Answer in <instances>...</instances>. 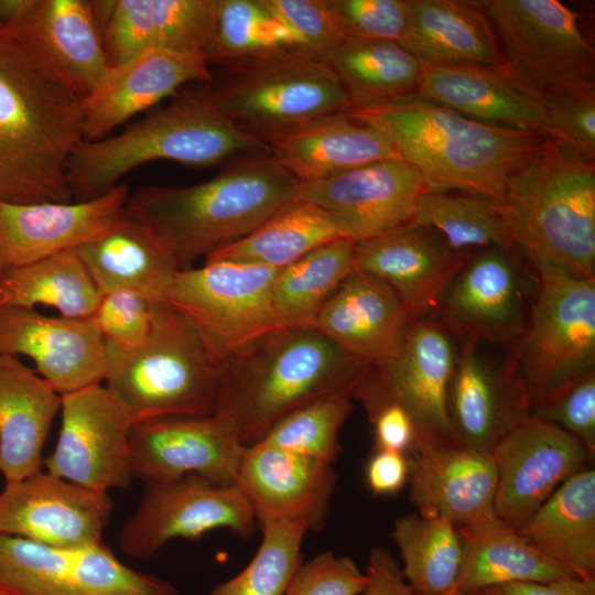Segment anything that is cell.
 Masks as SVG:
<instances>
[{
	"mask_svg": "<svg viewBox=\"0 0 595 595\" xmlns=\"http://www.w3.org/2000/svg\"><path fill=\"white\" fill-rule=\"evenodd\" d=\"M516 246L595 279V163L548 140L507 182Z\"/></svg>",
	"mask_w": 595,
	"mask_h": 595,
	"instance_id": "52a82bcc",
	"label": "cell"
},
{
	"mask_svg": "<svg viewBox=\"0 0 595 595\" xmlns=\"http://www.w3.org/2000/svg\"><path fill=\"white\" fill-rule=\"evenodd\" d=\"M105 386L133 422L216 412L228 356L162 300L145 343L123 349L105 343Z\"/></svg>",
	"mask_w": 595,
	"mask_h": 595,
	"instance_id": "8992f818",
	"label": "cell"
},
{
	"mask_svg": "<svg viewBox=\"0 0 595 595\" xmlns=\"http://www.w3.org/2000/svg\"><path fill=\"white\" fill-rule=\"evenodd\" d=\"M288 51H300L299 43L264 0H212L204 48L207 63H231Z\"/></svg>",
	"mask_w": 595,
	"mask_h": 595,
	"instance_id": "7bdbcfd3",
	"label": "cell"
},
{
	"mask_svg": "<svg viewBox=\"0 0 595 595\" xmlns=\"http://www.w3.org/2000/svg\"><path fill=\"white\" fill-rule=\"evenodd\" d=\"M469 595H595V576L508 583Z\"/></svg>",
	"mask_w": 595,
	"mask_h": 595,
	"instance_id": "6f0895ef",
	"label": "cell"
},
{
	"mask_svg": "<svg viewBox=\"0 0 595 595\" xmlns=\"http://www.w3.org/2000/svg\"><path fill=\"white\" fill-rule=\"evenodd\" d=\"M0 305H2L1 299H0Z\"/></svg>",
	"mask_w": 595,
	"mask_h": 595,
	"instance_id": "94428289",
	"label": "cell"
},
{
	"mask_svg": "<svg viewBox=\"0 0 595 595\" xmlns=\"http://www.w3.org/2000/svg\"><path fill=\"white\" fill-rule=\"evenodd\" d=\"M345 40L402 41L408 0H327Z\"/></svg>",
	"mask_w": 595,
	"mask_h": 595,
	"instance_id": "681fc988",
	"label": "cell"
},
{
	"mask_svg": "<svg viewBox=\"0 0 595 595\" xmlns=\"http://www.w3.org/2000/svg\"><path fill=\"white\" fill-rule=\"evenodd\" d=\"M0 355L31 358L61 396L102 383L106 376L105 340L93 317L0 305Z\"/></svg>",
	"mask_w": 595,
	"mask_h": 595,
	"instance_id": "44dd1931",
	"label": "cell"
},
{
	"mask_svg": "<svg viewBox=\"0 0 595 595\" xmlns=\"http://www.w3.org/2000/svg\"><path fill=\"white\" fill-rule=\"evenodd\" d=\"M31 0H0V26L13 24L26 10Z\"/></svg>",
	"mask_w": 595,
	"mask_h": 595,
	"instance_id": "680465c9",
	"label": "cell"
},
{
	"mask_svg": "<svg viewBox=\"0 0 595 595\" xmlns=\"http://www.w3.org/2000/svg\"><path fill=\"white\" fill-rule=\"evenodd\" d=\"M416 96L480 122L533 132L550 140L544 93L506 63H422Z\"/></svg>",
	"mask_w": 595,
	"mask_h": 595,
	"instance_id": "cb8c5ba5",
	"label": "cell"
},
{
	"mask_svg": "<svg viewBox=\"0 0 595 595\" xmlns=\"http://www.w3.org/2000/svg\"><path fill=\"white\" fill-rule=\"evenodd\" d=\"M408 24L400 45L433 66L505 64L483 2L408 0Z\"/></svg>",
	"mask_w": 595,
	"mask_h": 595,
	"instance_id": "836d02e7",
	"label": "cell"
},
{
	"mask_svg": "<svg viewBox=\"0 0 595 595\" xmlns=\"http://www.w3.org/2000/svg\"><path fill=\"white\" fill-rule=\"evenodd\" d=\"M411 322L389 285L354 269L322 305L311 326L364 366L378 369L400 355Z\"/></svg>",
	"mask_w": 595,
	"mask_h": 595,
	"instance_id": "484cf974",
	"label": "cell"
},
{
	"mask_svg": "<svg viewBox=\"0 0 595 595\" xmlns=\"http://www.w3.org/2000/svg\"><path fill=\"white\" fill-rule=\"evenodd\" d=\"M347 113L379 129L432 191L462 190L500 205L508 180L549 140L477 121L416 95Z\"/></svg>",
	"mask_w": 595,
	"mask_h": 595,
	"instance_id": "7a4b0ae2",
	"label": "cell"
},
{
	"mask_svg": "<svg viewBox=\"0 0 595 595\" xmlns=\"http://www.w3.org/2000/svg\"><path fill=\"white\" fill-rule=\"evenodd\" d=\"M112 510L108 493L42 469L6 483L0 493V534L54 548L86 547L104 541Z\"/></svg>",
	"mask_w": 595,
	"mask_h": 595,
	"instance_id": "ac0fdd59",
	"label": "cell"
},
{
	"mask_svg": "<svg viewBox=\"0 0 595 595\" xmlns=\"http://www.w3.org/2000/svg\"><path fill=\"white\" fill-rule=\"evenodd\" d=\"M474 252L455 250L433 229L410 223L355 242L354 269L389 285L411 321H416L439 310Z\"/></svg>",
	"mask_w": 595,
	"mask_h": 595,
	"instance_id": "ffe728a7",
	"label": "cell"
},
{
	"mask_svg": "<svg viewBox=\"0 0 595 595\" xmlns=\"http://www.w3.org/2000/svg\"><path fill=\"white\" fill-rule=\"evenodd\" d=\"M296 39L300 51L318 60L345 37L327 0H264Z\"/></svg>",
	"mask_w": 595,
	"mask_h": 595,
	"instance_id": "f907efd6",
	"label": "cell"
},
{
	"mask_svg": "<svg viewBox=\"0 0 595 595\" xmlns=\"http://www.w3.org/2000/svg\"><path fill=\"white\" fill-rule=\"evenodd\" d=\"M0 595H180L121 562L102 541L54 548L0 534Z\"/></svg>",
	"mask_w": 595,
	"mask_h": 595,
	"instance_id": "7c38bea8",
	"label": "cell"
},
{
	"mask_svg": "<svg viewBox=\"0 0 595 595\" xmlns=\"http://www.w3.org/2000/svg\"><path fill=\"white\" fill-rule=\"evenodd\" d=\"M429 191L423 175L394 156L301 183L298 199L323 208L357 242L412 223L419 199Z\"/></svg>",
	"mask_w": 595,
	"mask_h": 595,
	"instance_id": "e0dca14e",
	"label": "cell"
},
{
	"mask_svg": "<svg viewBox=\"0 0 595 595\" xmlns=\"http://www.w3.org/2000/svg\"><path fill=\"white\" fill-rule=\"evenodd\" d=\"M336 484L333 465L258 442L244 446L234 485L256 520L324 529Z\"/></svg>",
	"mask_w": 595,
	"mask_h": 595,
	"instance_id": "7402d4cb",
	"label": "cell"
},
{
	"mask_svg": "<svg viewBox=\"0 0 595 595\" xmlns=\"http://www.w3.org/2000/svg\"><path fill=\"white\" fill-rule=\"evenodd\" d=\"M550 140L595 160V86L544 94Z\"/></svg>",
	"mask_w": 595,
	"mask_h": 595,
	"instance_id": "c3c4849f",
	"label": "cell"
},
{
	"mask_svg": "<svg viewBox=\"0 0 595 595\" xmlns=\"http://www.w3.org/2000/svg\"><path fill=\"white\" fill-rule=\"evenodd\" d=\"M9 28L84 97L110 66L93 1L31 0Z\"/></svg>",
	"mask_w": 595,
	"mask_h": 595,
	"instance_id": "4dcf8cb0",
	"label": "cell"
},
{
	"mask_svg": "<svg viewBox=\"0 0 595 595\" xmlns=\"http://www.w3.org/2000/svg\"><path fill=\"white\" fill-rule=\"evenodd\" d=\"M129 445L132 476L144 484L196 474L216 485H234L244 448L216 414L138 421Z\"/></svg>",
	"mask_w": 595,
	"mask_h": 595,
	"instance_id": "d6986e66",
	"label": "cell"
},
{
	"mask_svg": "<svg viewBox=\"0 0 595 595\" xmlns=\"http://www.w3.org/2000/svg\"><path fill=\"white\" fill-rule=\"evenodd\" d=\"M256 518L235 485H216L196 474L145 483L134 512L123 523L125 553L149 559L174 539L194 540L215 529L247 539Z\"/></svg>",
	"mask_w": 595,
	"mask_h": 595,
	"instance_id": "5bb4252c",
	"label": "cell"
},
{
	"mask_svg": "<svg viewBox=\"0 0 595 595\" xmlns=\"http://www.w3.org/2000/svg\"><path fill=\"white\" fill-rule=\"evenodd\" d=\"M490 454L498 472L495 512L516 529L591 458L574 435L532 414L512 426Z\"/></svg>",
	"mask_w": 595,
	"mask_h": 595,
	"instance_id": "2e32d148",
	"label": "cell"
},
{
	"mask_svg": "<svg viewBox=\"0 0 595 595\" xmlns=\"http://www.w3.org/2000/svg\"><path fill=\"white\" fill-rule=\"evenodd\" d=\"M374 426L377 450L408 454L416 442V431L409 413L394 401H381L366 408Z\"/></svg>",
	"mask_w": 595,
	"mask_h": 595,
	"instance_id": "db71d44e",
	"label": "cell"
},
{
	"mask_svg": "<svg viewBox=\"0 0 595 595\" xmlns=\"http://www.w3.org/2000/svg\"><path fill=\"white\" fill-rule=\"evenodd\" d=\"M367 368L313 326L277 328L228 356L214 414L250 446L321 397L338 391L354 397Z\"/></svg>",
	"mask_w": 595,
	"mask_h": 595,
	"instance_id": "277c9868",
	"label": "cell"
},
{
	"mask_svg": "<svg viewBox=\"0 0 595 595\" xmlns=\"http://www.w3.org/2000/svg\"><path fill=\"white\" fill-rule=\"evenodd\" d=\"M367 584L351 558L323 552L300 565L285 595H361Z\"/></svg>",
	"mask_w": 595,
	"mask_h": 595,
	"instance_id": "f5cc1de1",
	"label": "cell"
},
{
	"mask_svg": "<svg viewBox=\"0 0 595 595\" xmlns=\"http://www.w3.org/2000/svg\"><path fill=\"white\" fill-rule=\"evenodd\" d=\"M126 183L76 203L0 202V270L74 250L109 228L122 215Z\"/></svg>",
	"mask_w": 595,
	"mask_h": 595,
	"instance_id": "d4e9b609",
	"label": "cell"
},
{
	"mask_svg": "<svg viewBox=\"0 0 595 595\" xmlns=\"http://www.w3.org/2000/svg\"><path fill=\"white\" fill-rule=\"evenodd\" d=\"M530 414L574 435L593 457L595 453V370L578 377L547 400L533 405Z\"/></svg>",
	"mask_w": 595,
	"mask_h": 595,
	"instance_id": "816d5d0a",
	"label": "cell"
},
{
	"mask_svg": "<svg viewBox=\"0 0 595 595\" xmlns=\"http://www.w3.org/2000/svg\"><path fill=\"white\" fill-rule=\"evenodd\" d=\"M512 249L474 252L447 288L439 311L466 340L517 345L526 326L522 278Z\"/></svg>",
	"mask_w": 595,
	"mask_h": 595,
	"instance_id": "603a6c76",
	"label": "cell"
},
{
	"mask_svg": "<svg viewBox=\"0 0 595 595\" xmlns=\"http://www.w3.org/2000/svg\"><path fill=\"white\" fill-rule=\"evenodd\" d=\"M347 238L320 206L302 199L286 205L247 237L209 255L205 261H229L284 268L311 250Z\"/></svg>",
	"mask_w": 595,
	"mask_h": 595,
	"instance_id": "f35d334b",
	"label": "cell"
},
{
	"mask_svg": "<svg viewBox=\"0 0 595 595\" xmlns=\"http://www.w3.org/2000/svg\"><path fill=\"white\" fill-rule=\"evenodd\" d=\"M61 413L56 445L43 459L46 472L104 493L128 487L134 422L121 401L99 383L63 394Z\"/></svg>",
	"mask_w": 595,
	"mask_h": 595,
	"instance_id": "9a60e30c",
	"label": "cell"
},
{
	"mask_svg": "<svg viewBox=\"0 0 595 595\" xmlns=\"http://www.w3.org/2000/svg\"><path fill=\"white\" fill-rule=\"evenodd\" d=\"M456 349L446 327L429 320L412 321L400 355L382 368H367L354 398L365 408L394 401L411 416L419 445L455 444L448 411V389Z\"/></svg>",
	"mask_w": 595,
	"mask_h": 595,
	"instance_id": "4fadbf2b",
	"label": "cell"
},
{
	"mask_svg": "<svg viewBox=\"0 0 595 595\" xmlns=\"http://www.w3.org/2000/svg\"><path fill=\"white\" fill-rule=\"evenodd\" d=\"M109 65L152 48L204 56L212 0L93 1Z\"/></svg>",
	"mask_w": 595,
	"mask_h": 595,
	"instance_id": "f546056e",
	"label": "cell"
},
{
	"mask_svg": "<svg viewBox=\"0 0 595 595\" xmlns=\"http://www.w3.org/2000/svg\"><path fill=\"white\" fill-rule=\"evenodd\" d=\"M83 140L84 96L0 26V202H71L67 165Z\"/></svg>",
	"mask_w": 595,
	"mask_h": 595,
	"instance_id": "6da1fadb",
	"label": "cell"
},
{
	"mask_svg": "<svg viewBox=\"0 0 595 595\" xmlns=\"http://www.w3.org/2000/svg\"><path fill=\"white\" fill-rule=\"evenodd\" d=\"M0 273H1V270H0Z\"/></svg>",
	"mask_w": 595,
	"mask_h": 595,
	"instance_id": "6125c7cd",
	"label": "cell"
},
{
	"mask_svg": "<svg viewBox=\"0 0 595 595\" xmlns=\"http://www.w3.org/2000/svg\"><path fill=\"white\" fill-rule=\"evenodd\" d=\"M260 526L262 539L253 558L237 575L214 586L209 595H285L302 564L301 547L307 528L279 520Z\"/></svg>",
	"mask_w": 595,
	"mask_h": 595,
	"instance_id": "f6af8a7d",
	"label": "cell"
},
{
	"mask_svg": "<svg viewBox=\"0 0 595 595\" xmlns=\"http://www.w3.org/2000/svg\"><path fill=\"white\" fill-rule=\"evenodd\" d=\"M228 64V75L204 94L218 112L266 144L277 136L351 108L332 68L303 52Z\"/></svg>",
	"mask_w": 595,
	"mask_h": 595,
	"instance_id": "ba28073f",
	"label": "cell"
},
{
	"mask_svg": "<svg viewBox=\"0 0 595 595\" xmlns=\"http://www.w3.org/2000/svg\"><path fill=\"white\" fill-rule=\"evenodd\" d=\"M506 64L544 94L595 86V51L558 0L483 2Z\"/></svg>",
	"mask_w": 595,
	"mask_h": 595,
	"instance_id": "30bf717a",
	"label": "cell"
},
{
	"mask_svg": "<svg viewBox=\"0 0 595 595\" xmlns=\"http://www.w3.org/2000/svg\"><path fill=\"white\" fill-rule=\"evenodd\" d=\"M529 259L537 289L516 346L518 374L533 407L595 370V279L544 258Z\"/></svg>",
	"mask_w": 595,
	"mask_h": 595,
	"instance_id": "9c48e42d",
	"label": "cell"
},
{
	"mask_svg": "<svg viewBox=\"0 0 595 595\" xmlns=\"http://www.w3.org/2000/svg\"><path fill=\"white\" fill-rule=\"evenodd\" d=\"M267 145L274 160L300 183L321 181L398 156L379 129L347 112L277 136Z\"/></svg>",
	"mask_w": 595,
	"mask_h": 595,
	"instance_id": "1f68e13d",
	"label": "cell"
},
{
	"mask_svg": "<svg viewBox=\"0 0 595 595\" xmlns=\"http://www.w3.org/2000/svg\"><path fill=\"white\" fill-rule=\"evenodd\" d=\"M354 246L353 240L340 238L278 270L271 299L280 327L311 326L322 305L354 270Z\"/></svg>",
	"mask_w": 595,
	"mask_h": 595,
	"instance_id": "b9f144b4",
	"label": "cell"
},
{
	"mask_svg": "<svg viewBox=\"0 0 595 595\" xmlns=\"http://www.w3.org/2000/svg\"><path fill=\"white\" fill-rule=\"evenodd\" d=\"M366 574L368 584L361 595H413L400 563L383 547H375L369 552Z\"/></svg>",
	"mask_w": 595,
	"mask_h": 595,
	"instance_id": "11a10c76",
	"label": "cell"
},
{
	"mask_svg": "<svg viewBox=\"0 0 595 595\" xmlns=\"http://www.w3.org/2000/svg\"><path fill=\"white\" fill-rule=\"evenodd\" d=\"M324 61L345 88L351 109L416 95L422 63L399 43L345 40Z\"/></svg>",
	"mask_w": 595,
	"mask_h": 595,
	"instance_id": "74e56055",
	"label": "cell"
},
{
	"mask_svg": "<svg viewBox=\"0 0 595 595\" xmlns=\"http://www.w3.org/2000/svg\"><path fill=\"white\" fill-rule=\"evenodd\" d=\"M442 595H466V594H462V593H458L456 591H451V592L442 594Z\"/></svg>",
	"mask_w": 595,
	"mask_h": 595,
	"instance_id": "91938a15",
	"label": "cell"
},
{
	"mask_svg": "<svg viewBox=\"0 0 595 595\" xmlns=\"http://www.w3.org/2000/svg\"><path fill=\"white\" fill-rule=\"evenodd\" d=\"M536 550L580 577L595 576V470L562 483L517 529Z\"/></svg>",
	"mask_w": 595,
	"mask_h": 595,
	"instance_id": "8d00e7d4",
	"label": "cell"
},
{
	"mask_svg": "<svg viewBox=\"0 0 595 595\" xmlns=\"http://www.w3.org/2000/svg\"><path fill=\"white\" fill-rule=\"evenodd\" d=\"M405 456L416 513L456 527L495 513L498 472L491 454L443 444L419 445Z\"/></svg>",
	"mask_w": 595,
	"mask_h": 595,
	"instance_id": "83f0119b",
	"label": "cell"
},
{
	"mask_svg": "<svg viewBox=\"0 0 595 595\" xmlns=\"http://www.w3.org/2000/svg\"><path fill=\"white\" fill-rule=\"evenodd\" d=\"M353 393L321 397L283 416L259 441L333 465L342 450L339 430L351 413Z\"/></svg>",
	"mask_w": 595,
	"mask_h": 595,
	"instance_id": "bcb514c9",
	"label": "cell"
},
{
	"mask_svg": "<svg viewBox=\"0 0 595 595\" xmlns=\"http://www.w3.org/2000/svg\"><path fill=\"white\" fill-rule=\"evenodd\" d=\"M159 301L137 290H116L101 296L93 318L105 343L136 349L151 332Z\"/></svg>",
	"mask_w": 595,
	"mask_h": 595,
	"instance_id": "7dc6e473",
	"label": "cell"
},
{
	"mask_svg": "<svg viewBox=\"0 0 595 595\" xmlns=\"http://www.w3.org/2000/svg\"><path fill=\"white\" fill-rule=\"evenodd\" d=\"M62 396L18 357L0 355V473L7 482L42 470Z\"/></svg>",
	"mask_w": 595,
	"mask_h": 595,
	"instance_id": "d6a6232c",
	"label": "cell"
},
{
	"mask_svg": "<svg viewBox=\"0 0 595 595\" xmlns=\"http://www.w3.org/2000/svg\"><path fill=\"white\" fill-rule=\"evenodd\" d=\"M300 185L271 154L259 153L196 185L138 190L122 213L149 226L185 269L253 232L299 198Z\"/></svg>",
	"mask_w": 595,
	"mask_h": 595,
	"instance_id": "3957f363",
	"label": "cell"
},
{
	"mask_svg": "<svg viewBox=\"0 0 595 595\" xmlns=\"http://www.w3.org/2000/svg\"><path fill=\"white\" fill-rule=\"evenodd\" d=\"M464 562L455 587L462 594L516 582H551L576 576L530 545L496 512L457 528Z\"/></svg>",
	"mask_w": 595,
	"mask_h": 595,
	"instance_id": "d590c367",
	"label": "cell"
},
{
	"mask_svg": "<svg viewBox=\"0 0 595 595\" xmlns=\"http://www.w3.org/2000/svg\"><path fill=\"white\" fill-rule=\"evenodd\" d=\"M212 79L198 54L152 48L109 66L84 97V141L106 138L191 82Z\"/></svg>",
	"mask_w": 595,
	"mask_h": 595,
	"instance_id": "4316f807",
	"label": "cell"
},
{
	"mask_svg": "<svg viewBox=\"0 0 595 595\" xmlns=\"http://www.w3.org/2000/svg\"><path fill=\"white\" fill-rule=\"evenodd\" d=\"M269 147L223 116L204 93L184 95L128 126L113 137L82 141L67 165L72 194L101 195L132 170L166 160L208 166L239 153H264Z\"/></svg>",
	"mask_w": 595,
	"mask_h": 595,
	"instance_id": "5b68a950",
	"label": "cell"
},
{
	"mask_svg": "<svg viewBox=\"0 0 595 595\" xmlns=\"http://www.w3.org/2000/svg\"><path fill=\"white\" fill-rule=\"evenodd\" d=\"M524 387L515 368L499 370L465 340L456 355L447 411L455 444L490 454L498 441L530 414Z\"/></svg>",
	"mask_w": 595,
	"mask_h": 595,
	"instance_id": "f1b7e54d",
	"label": "cell"
},
{
	"mask_svg": "<svg viewBox=\"0 0 595 595\" xmlns=\"http://www.w3.org/2000/svg\"><path fill=\"white\" fill-rule=\"evenodd\" d=\"M412 223L433 229L458 251L516 247L502 205L475 195L429 191L419 199Z\"/></svg>",
	"mask_w": 595,
	"mask_h": 595,
	"instance_id": "ee69618b",
	"label": "cell"
},
{
	"mask_svg": "<svg viewBox=\"0 0 595 595\" xmlns=\"http://www.w3.org/2000/svg\"><path fill=\"white\" fill-rule=\"evenodd\" d=\"M391 538L413 595L455 591L464 562V544L456 526L444 519L408 513L394 520Z\"/></svg>",
	"mask_w": 595,
	"mask_h": 595,
	"instance_id": "60d3db41",
	"label": "cell"
},
{
	"mask_svg": "<svg viewBox=\"0 0 595 595\" xmlns=\"http://www.w3.org/2000/svg\"><path fill=\"white\" fill-rule=\"evenodd\" d=\"M74 251L101 295L131 289L162 300L174 274L181 270L155 232L123 213L109 228Z\"/></svg>",
	"mask_w": 595,
	"mask_h": 595,
	"instance_id": "e575fe53",
	"label": "cell"
},
{
	"mask_svg": "<svg viewBox=\"0 0 595 595\" xmlns=\"http://www.w3.org/2000/svg\"><path fill=\"white\" fill-rule=\"evenodd\" d=\"M279 269L229 261H205L178 270L162 301L186 317L227 356L281 328L271 299Z\"/></svg>",
	"mask_w": 595,
	"mask_h": 595,
	"instance_id": "8fae6325",
	"label": "cell"
},
{
	"mask_svg": "<svg viewBox=\"0 0 595 595\" xmlns=\"http://www.w3.org/2000/svg\"><path fill=\"white\" fill-rule=\"evenodd\" d=\"M101 293L74 250L0 273L2 305L53 307L69 318L93 317Z\"/></svg>",
	"mask_w": 595,
	"mask_h": 595,
	"instance_id": "ab89813d",
	"label": "cell"
},
{
	"mask_svg": "<svg viewBox=\"0 0 595 595\" xmlns=\"http://www.w3.org/2000/svg\"><path fill=\"white\" fill-rule=\"evenodd\" d=\"M408 477L407 456L399 452L377 450L367 465V484L375 495L398 494L408 483Z\"/></svg>",
	"mask_w": 595,
	"mask_h": 595,
	"instance_id": "9f6ffc18",
	"label": "cell"
}]
</instances>
